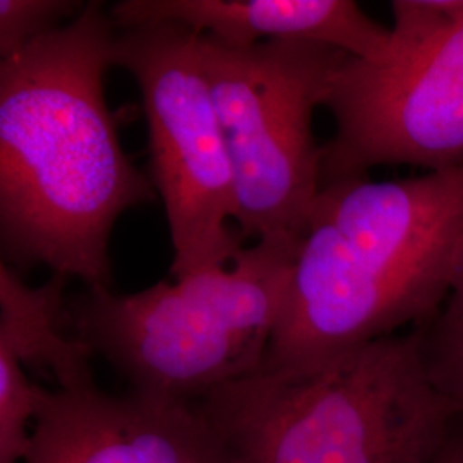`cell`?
<instances>
[{
  "mask_svg": "<svg viewBox=\"0 0 463 463\" xmlns=\"http://www.w3.org/2000/svg\"><path fill=\"white\" fill-rule=\"evenodd\" d=\"M116 24L90 2L0 62V239L9 263L110 288L117 218L153 198L105 99Z\"/></svg>",
  "mask_w": 463,
  "mask_h": 463,
  "instance_id": "obj_1",
  "label": "cell"
},
{
  "mask_svg": "<svg viewBox=\"0 0 463 463\" xmlns=\"http://www.w3.org/2000/svg\"><path fill=\"white\" fill-rule=\"evenodd\" d=\"M463 269V166L321 185L261 369H306L422 326Z\"/></svg>",
  "mask_w": 463,
  "mask_h": 463,
  "instance_id": "obj_2",
  "label": "cell"
},
{
  "mask_svg": "<svg viewBox=\"0 0 463 463\" xmlns=\"http://www.w3.org/2000/svg\"><path fill=\"white\" fill-rule=\"evenodd\" d=\"M194 405L232 463H436L460 420L415 330L313 367L260 369Z\"/></svg>",
  "mask_w": 463,
  "mask_h": 463,
  "instance_id": "obj_3",
  "label": "cell"
},
{
  "mask_svg": "<svg viewBox=\"0 0 463 463\" xmlns=\"http://www.w3.org/2000/svg\"><path fill=\"white\" fill-rule=\"evenodd\" d=\"M298 244L258 241L227 266L118 296L88 287L69 306L72 335L143 397L194 405L261 369Z\"/></svg>",
  "mask_w": 463,
  "mask_h": 463,
  "instance_id": "obj_4",
  "label": "cell"
},
{
  "mask_svg": "<svg viewBox=\"0 0 463 463\" xmlns=\"http://www.w3.org/2000/svg\"><path fill=\"white\" fill-rule=\"evenodd\" d=\"M199 53L225 137L244 239L292 242L321 189L313 131L348 53L313 42L233 45L199 36Z\"/></svg>",
  "mask_w": 463,
  "mask_h": 463,
  "instance_id": "obj_5",
  "label": "cell"
},
{
  "mask_svg": "<svg viewBox=\"0 0 463 463\" xmlns=\"http://www.w3.org/2000/svg\"><path fill=\"white\" fill-rule=\"evenodd\" d=\"M199 36L177 23L116 34L112 62L137 83L148 124L153 184L165 206L174 260L183 279L227 266L246 241L235 222L229 151L199 53Z\"/></svg>",
  "mask_w": 463,
  "mask_h": 463,
  "instance_id": "obj_6",
  "label": "cell"
},
{
  "mask_svg": "<svg viewBox=\"0 0 463 463\" xmlns=\"http://www.w3.org/2000/svg\"><path fill=\"white\" fill-rule=\"evenodd\" d=\"M325 107L335 134L321 149V185L378 165L463 166V21L384 64L348 55Z\"/></svg>",
  "mask_w": 463,
  "mask_h": 463,
  "instance_id": "obj_7",
  "label": "cell"
},
{
  "mask_svg": "<svg viewBox=\"0 0 463 463\" xmlns=\"http://www.w3.org/2000/svg\"><path fill=\"white\" fill-rule=\"evenodd\" d=\"M23 463H232L196 405L97 386L50 392Z\"/></svg>",
  "mask_w": 463,
  "mask_h": 463,
  "instance_id": "obj_8",
  "label": "cell"
},
{
  "mask_svg": "<svg viewBox=\"0 0 463 463\" xmlns=\"http://www.w3.org/2000/svg\"><path fill=\"white\" fill-rule=\"evenodd\" d=\"M116 28L177 23L233 45L313 42L369 64L388 62L392 32L352 0H122L110 9Z\"/></svg>",
  "mask_w": 463,
  "mask_h": 463,
  "instance_id": "obj_9",
  "label": "cell"
},
{
  "mask_svg": "<svg viewBox=\"0 0 463 463\" xmlns=\"http://www.w3.org/2000/svg\"><path fill=\"white\" fill-rule=\"evenodd\" d=\"M66 277L53 275L40 287H28L16 269L0 265V354L21 365L49 371L59 390L76 392L97 386L93 352L69 325L64 304Z\"/></svg>",
  "mask_w": 463,
  "mask_h": 463,
  "instance_id": "obj_10",
  "label": "cell"
},
{
  "mask_svg": "<svg viewBox=\"0 0 463 463\" xmlns=\"http://www.w3.org/2000/svg\"><path fill=\"white\" fill-rule=\"evenodd\" d=\"M414 330L428 380L463 420V269L436 315Z\"/></svg>",
  "mask_w": 463,
  "mask_h": 463,
  "instance_id": "obj_11",
  "label": "cell"
},
{
  "mask_svg": "<svg viewBox=\"0 0 463 463\" xmlns=\"http://www.w3.org/2000/svg\"><path fill=\"white\" fill-rule=\"evenodd\" d=\"M50 392L28 378L24 365L0 354V463L26 460L33 426Z\"/></svg>",
  "mask_w": 463,
  "mask_h": 463,
  "instance_id": "obj_12",
  "label": "cell"
},
{
  "mask_svg": "<svg viewBox=\"0 0 463 463\" xmlns=\"http://www.w3.org/2000/svg\"><path fill=\"white\" fill-rule=\"evenodd\" d=\"M67 0H0V55L11 57L66 26L83 7Z\"/></svg>",
  "mask_w": 463,
  "mask_h": 463,
  "instance_id": "obj_13",
  "label": "cell"
},
{
  "mask_svg": "<svg viewBox=\"0 0 463 463\" xmlns=\"http://www.w3.org/2000/svg\"><path fill=\"white\" fill-rule=\"evenodd\" d=\"M436 463H463V420L460 419Z\"/></svg>",
  "mask_w": 463,
  "mask_h": 463,
  "instance_id": "obj_14",
  "label": "cell"
}]
</instances>
